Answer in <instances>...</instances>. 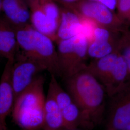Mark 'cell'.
Instances as JSON below:
<instances>
[{
	"mask_svg": "<svg viewBox=\"0 0 130 130\" xmlns=\"http://www.w3.org/2000/svg\"><path fill=\"white\" fill-rule=\"evenodd\" d=\"M45 78L39 75L27 88L21 93L14 101L12 115L44 107Z\"/></svg>",
	"mask_w": 130,
	"mask_h": 130,
	"instance_id": "7",
	"label": "cell"
},
{
	"mask_svg": "<svg viewBox=\"0 0 130 130\" xmlns=\"http://www.w3.org/2000/svg\"><path fill=\"white\" fill-rule=\"evenodd\" d=\"M117 50L125 61L128 70L129 80L130 81V29L122 33L118 43Z\"/></svg>",
	"mask_w": 130,
	"mask_h": 130,
	"instance_id": "18",
	"label": "cell"
},
{
	"mask_svg": "<svg viewBox=\"0 0 130 130\" xmlns=\"http://www.w3.org/2000/svg\"><path fill=\"white\" fill-rule=\"evenodd\" d=\"M44 107L12 115L14 122L22 130H43Z\"/></svg>",
	"mask_w": 130,
	"mask_h": 130,
	"instance_id": "16",
	"label": "cell"
},
{
	"mask_svg": "<svg viewBox=\"0 0 130 130\" xmlns=\"http://www.w3.org/2000/svg\"><path fill=\"white\" fill-rule=\"evenodd\" d=\"M63 80L65 90L81 113L82 128L91 130L99 125L107 108V93L102 84L85 69Z\"/></svg>",
	"mask_w": 130,
	"mask_h": 130,
	"instance_id": "1",
	"label": "cell"
},
{
	"mask_svg": "<svg viewBox=\"0 0 130 130\" xmlns=\"http://www.w3.org/2000/svg\"><path fill=\"white\" fill-rule=\"evenodd\" d=\"M44 71H47L44 66L19 51L14 58L12 70L14 101Z\"/></svg>",
	"mask_w": 130,
	"mask_h": 130,
	"instance_id": "6",
	"label": "cell"
},
{
	"mask_svg": "<svg viewBox=\"0 0 130 130\" xmlns=\"http://www.w3.org/2000/svg\"><path fill=\"white\" fill-rule=\"evenodd\" d=\"M14 60H7L0 79V124L7 127L6 119L12 113L14 92L12 79Z\"/></svg>",
	"mask_w": 130,
	"mask_h": 130,
	"instance_id": "8",
	"label": "cell"
},
{
	"mask_svg": "<svg viewBox=\"0 0 130 130\" xmlns=\"http://www.w3.org/2000/svg\"><path fill=\"white\" fill-rule=\"evenodd\" d=\"M40 5L47 17L59 24L60 6L54 0H40Z\"/></svg>",
	"mask_w": 130,
	"mask_h": 130,
	"instance_id": "19",
	"label": "cell"
},
{
	"mask_svg": "<svg viewBox=\"0 0 130 130\" xmlns=\"http://www.w3.org/2000/svg\"><path fill=\"white\" fill-rule=\"evenodd\" d=\"M128 81L127 66L124 59L119 54L111 74L104 88L107 96L108 98L113 95Z\"/></svg>",
	"mask_w": 130,
	"mask_h": 130,
	"instance_id": "15",
	"label": "cell"
},
{
	"mask_svg": "<svg viewBox=\"0 0 130 130\" xmlns=\"http://www.w3.org/2000/svg\"><path fill=\"white\" fill-rule=\"evenodd\" d=\"M119 40L113 41L93 40L89 42V57L91 58L93 60L98 59L116 51L117 50Z\"/></svg>",
	"mask_w": 130,
	"mask_h": 130,
	"instance_id": "17",
	"label": "cell"
},
{
	"mask_svg": "<svg viewBox=\"0 0 130 130\" xmlns=\"http://www.w3.org/2000/svg\"><path fill=\"white\" fill-rule=\"evenodd\" d=\"M19 51L17 28L5 17H0V56L14 60Z\"/></svg>",
	"mask_w": 130,
	"mask_h": 130,
	"instance_id": "9",
	"label": "cell"
},
{
	"mask_svg": "<svg viewBox=\"0 0 130 130\" xmlns=\"http://www.w3.org/2000/svg\"><path fill=\"white\" fill-rule=\"evenodd\" d=\"M99 2L103 5H105L109 9L114 11L116 8L117 0H92Z\"/></svg>",
	"mask_w": 130,
	"mask_h": 130,
	"instance_id": "22",
	"label": "cell"
},
{
	"mask_svg": "<svg viewBox=\"0 0 130 130\" xmlns=\"http://www.w3.org/2000/svg\"><path fill=\"white\" fill-rule=\"evenodd\" d=\"M79 15L92 20L98 26L124 32L129 29L117 14L102 4L92 0H81L69 8Z\"/></svg>",
	"mask_w": 130,
	"mask_h": 130,
	"instance_id": "5",
	"label": "cell"
},
{
	"mask_svg": "<svg viewBox=\"0 0 130 130\" xmlns=\"http://www.w3.org/2000/svg\"><path fill=\"white\" fill-rule=\"evenodd\" d=\"M17 29L19 51L44 66L50 75L60 77L54 42L34 29L30 24Z\"/></svg>",
	"mask_w": 130,
	"mask_h": 130,
	"instance_id": "2",
	"label": "cell"
},
{
	"mask_svg": "<svg viewBox=\"0 0 130 130\" xmlns=\"http://www.w3.org/2000/svg\"><path fill=\"white\" fill-rule=\"evenodd\" d=\"M25 1L26 2V3H27L28 6L29 5L35 2H37L38 0H25Z\"/></svg>",
	"mask_w": 130,
	"mask_h": 130,
	"instance_id": "23",
	"label": "cell"
},
{
	"mask_svg": "<svg viewBox=\"0 0 130 130\" xmlns=\"http://www.w3.org/2000/svg\"><path fill=\"white\" fill-rule=\"evenodd\" d=\"M2 11L17 28L30 24V11L25 0H2Z\"/></svg>",
	"mask_w": 130,
	"mask_h": 130,
	"instance_id": "11",
	"label": "cell"
},
{
	"mask_svg": "<svg viewBox=\"0 0 130 130\" xmlns=\"http://www.w3.org/2000/svg\"><path fill=\"white\" fill-rule=\"evenodd\" d=\"M56 3L60 5V6H63L67 8H70L76 5L81 0H54Z\"/></svg>",
	"mask_w": 130,
	"mask_h": 130,
	"instance_id": "21",
	"label": "cell"
},
{
	"mask_svg": "<svg viewBox=\"0 0 130 130\" xmlns=\"http://www.w3.org/2000/svg\"><path fill=\"white\" fill-rule=\"evenodd\" d=\"M117 14L121 21L130 27V0H117Z\"/></svg>",
	"mask_w": 130,
	"mask_h": 130,
	"instance_id": "20",
	"label": "cell"
},
{
	"mask_svg": "<svg viewBox=\"0 0 130 130\" xmlns=\"http://www.w3.org/2000/svg\"><path fill=\"white\" fill-rule=\"evenodd\" d=\"M119 55V53L117 50L108 55L93 59L87 64L85 70L93 75L105 88L114 69Z\"/></svg>",
	"mask_w": 130,
	"mask_h": 130,
	"instance_id": "13",
	"label": "cell"
},
{
	"mask_svg": "<svg viewBox=\"0 0 130 130\" xmlns=\"http://www.w3.org/2000/svg\"><path fill=\"white\" fill-rule=\"evenodd\" d=\"M82 130L81 128H77V129H71V130Z\"/></svg>",
	"mask_w": 130,
	"mask_h": 130,
	"instance_id": "26",
	"label": "cell"
},
{
	"mask_svg": "<svg viewBox=\"0 0 130 130\" xmlns=\"http://www.w3.org/2000/svg\"><path fill=\"white\" fill-rule=\"evenodd\" d=\"M0 130H8L7 127L0 124Z\"/></svg>",
	"mask_w": 130,
	"mask_h": 130,
	"instance_id": "24",
	"label": "cell"
},
{
	"mask_svg": "<svg viewBox=\"0 0 130 130\" xmlns=\"http://www.w3.org/2000/svg\"><path fill=\"white\" fill-rule=\"evenodd\" d=\"M56 43L60 77L63 79L85 69L88 64L89 40L84 34Z\"/></svg>",
	"mask_w": 130,
	"mask_h": 130,
	"instance_id": "3",
	"label": "cell"
},
{
	"mask_svg": "<svg viewBox=\"0 0 130 130\" xmlns=\"http://www.w3.org/2000/svg\"><path fill=\"white\" fill-rule=\"evenodd\" d=\"M30 11V24L40 32L50 38L54 42L59 23L48 18L40 5V0L29 5Z\"/></svg>",
	"mask_w": 130,
	"mask_h": 130,
	"instance_id": "12",
	"label": "cell"
},
{
	"mask_svg": "<svg viewBox=\"0 0 130 130\" xmlns=\"http://www.w3.org/2000/svg\"><path fill=\"white\" fill-rule=\"evenodd\" d=\"M43 109V130H66L60 109L53 94L49 91Z\"/></svg>",
	"mask_w": 130,
	"mask_h": 130,
	"instance_id": "14",
	"label": "cell"
},
{
	"mask_svg": "<svg viewBox=\"0 0 130 130\" xmlns=\"http://www.w3.org/2000/svg\"><path fill=\"white\" fill-rule=\"evenodd\" d=\"M2 59V57L0 56V61H1V60Z\"/></svg>",
	"mask_w": 130,
	"mask_h": 130,
	"instance_id": "27",
	"label": "cell"
},
{
	"mask_svg": "<svg viewBox=\"0 0 130 130\" xmlns=\"http://www.w3.org/2000/svg\"><path fill=\"white\" fill-rule=\"evenodd\" d=\"M108 98L105 130L130 129V81Z\"/></svg>",
	"mask_w": 130,
	"mask_h": 130,
	"instance_id": "4",
	"label": "cell"
},
{
	"mask_svg": "<svg viewBox=\"0 0 130 130\" xmlns=\"http://www.w3.org/2000/svg\"><path fill=\"white\" fill-rule=\"evenodd\" d=\"M60 6L61 18L55 42L73 37L82 32V19L73 10Z\"/></svg>",
	"mask_w": 130,
	"mask_h": 130,
	"instance_id": "10",
	"label": "cell"
},
{
	"mask_svg": "<svg viewBox=\"0 0 130 130\" xmlns=\"http://www.w3.org/2000/svg\"><path fill=\"white\" fill-rule=\"evenodd\" d=\"M2 11V0H0V12Z\"/></svg>",
	"mask_w": 130,
	"mask_h": 130,
	"instance_id": "25",
	"label": "cell"
}]
</instances>
